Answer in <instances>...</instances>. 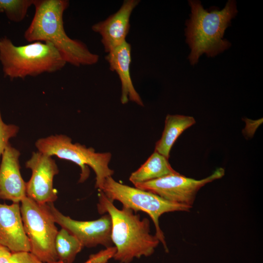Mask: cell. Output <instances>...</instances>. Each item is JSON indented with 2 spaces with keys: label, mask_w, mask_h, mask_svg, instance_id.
I'll list each match as a JSON object with an SVG mask.
<instances>
[{
  "label": "cell",
  "mask_w": 263,
  "mask_h": 263,
  "mask_svg": "<svg viewBox=\"0 0 263 263\" xmlns=\"http://www.w3.org/2000/svg\"><path fill=\"white\" fill-rule=\"evenodd\" d=\"M49 205L56 223L75 236L84 247L112 246V220L108 214L95 220L78 221L62 214L53 203Z\"/></svg>",
  "instance_id": "obj_10"
},
{
  "label": "cell",
  "mask_w": 263,
  "mask_h": 263,
  "mask_svg": "<svg viewBox=\"0 0 263 263\" xmlns=\"http://www.w3.org/2000/svg\"><path fill=\"white\" fill-rule=\"evenodd\" d=\"M11 252L5 247L0 245V263H10Z\"/></svg>",
  "instance_id": "obj_21"
},
{
  "label": "cell",
  "mask_w": 263,
  "mask_h": 263,
  "mask_svg": "<svg viewBox=\"0 0 263 263\" xmlns=\"http://www.w3.org/2000/svg\"><path fill=\"white\" fill-rule=\"evenodd\" d=\"M139 2V0H125L116 12L92 25V30L101 37L105 52L108 53L126 41L131 16Z\"/></svg>",
  "instance_id": "obj_11"
},
{
  "label": "cell",
  "mask_w": 263,
  "mask_h": 263,
  "mask_svg": "<svg viewBox=\"0 0 263 263\" xmlns=\"http://www.w3.org/2000/svg\"><path fill=\"white\" fill-rule=\"evenodd\" d=\"M105 59L109 64L110 70L115 72L119 77L121 84V103L125 104L130 100L139 106H143L142 99L135 89L131 77V44L125 41L109 52Z\"/></svg>",
  "instance_id": "obj_14"
},
{
  "label": "cell",
  "mask_w": 263,
  "mask_h": 263,
  "mask_svg": "<svg viewBox=\"0 0 263 263\" xmlns=\"http://www.w3.org/2000/svg\"><path fill=\"white\" fill-rule=\"evenodd\" d=\"M188 1L191 13L186 22L185 35L191 49L188 59L194 65L202 54L213 57L231 46L223 36L238 11L235 0H228L222 10L210 12L204 9L200 1Z\"/></svg>",
  "instance_id": "obj_3"
},
{
  "label": "cell",
  "mask_w": 263,
  "mask_h": 263,
  "mask_svg": "<svg viewBox=\"0 0 263 263\" xmlns=\"http://www.w3.org/2000/svg\"><path fill=\"white\" fill-rule=\"evenodd\" d=\"M99 191L97 210L101 214L107 213L112 220L111 239L116 248L114 259L120 263H130L134 258L152 255L160 241L150 234L149 219H141L139 215L125 207L117 208Z\"/></svg>",
  "instance_id": "obj_2"
},
{
  "label": "cell",
  "mask_w": 263,
  "mask_h": 263,
  "mask_svg": "<svg viewBox=\"0 0 263 263\" xmlns=\"http://www.w3.org/2000/svg\"><path fill=\"white\" fill-rule=\"evenodd\" d=\"M0 62L4 76L11 79L55 73L67 64L50 43L36 41L16 46L6 36L0 38Z\"/></svg>",
  "instance_id": "obj_4"
},
{
  "label": "cell",
  "mask_w": 263,
  "mask_h": 263,
  "mask_svg": "<svg viewBox=\"0 0 263 263\" xmlns=\"http://www.w3.org/2000/svg\"><path fill=\"white\" fill-rule=\"evenodd\" d=\"M225 173L224 169L219 168L210 175L201 180L187 177L178 173L134 185L170 202L191 207L199 189L206 184L222 178Z\"/></svg>",
  "instance_id": "obj_8"
},
{
  "label": "cell",
  "mask_w": 263,
  "mask_h": 263,
  "mask_svg": "<svg viewBox=\"0 0 263 263\" xmlns=\"http://www.w3.org/2000/svg\"><path fill=\"white\" fill-rule=\"evenodd\" d=\"M20 212L30 252L43 263L58 261L55 240L56 224L49 204H40L26 196L21 201Z\"/></svg>",
  "instance_id": "obj_7"
},
{
  "label": "cell",
  "mask_w": 263,
  "mask_h": 263,
  "mask_svg": "<svg viewBox=\"0 0 263 263\" xmlns=\"http://www.w3.org/2000/svg\"><path fill=\"white\" fill-rule=\"evenodd\" d=\"M0 245L5 247L11 253L30 252L19 203H0Z\"/></svg>",
  "instance_id": "obj_13"
},
{
  "label": "cell",
  "mask_w": 263,
  "mask_h": 263,
  "mask_svg": "<svg viewBox=\"0 0 263 263\" xmlns=\"http://www.w3.org/2000/svg\"><path fill=\"white\" fill-rule=\"evenodd\" d=\"M112 202L118 201L123 207L134 212L141 211L147 213L151 218L155 227V235L168 252V248L159 219L163 214L173 211H188L191 207L170 202L150 192L136 187L133 188L118 183L112 177H107L101 190Z\"/></svg>",
  "instance_id": "obj_6"
},
{
  "label": "cell",
  "mask_w": 263,
  "mask_h": 263,
  "mask_svg": "<svg viewBox=\"0 0 263 263\" xmlns=\"http://www.w3.org/2000/svg\"><path fill=\"white\" fill-rule=\"evenodd\" d=\"M19 151L9 143L1 155L0 165V199L19 203L26 197V182L21 176Z\"/></svg>",
  "instance_id": "obj_12"
},
{
  "label": "cell",
  "mask_w": 263,
  "mask_h": 263,
  "mask_svg": "<svg viewBox=\"0 0 263 263\" xmlns=\"http://www.w3.org/2000/svg\"><path fill=\"white\" fill-rule=\"evenodd\" d=\"M35 14L24 33L27 41L52 44L66 63L76 67L92 65L99 56L92 53L81 41L69 37L65 32L63 14L69 6L67 0H35Z\"/></svg>",
  "instance_id": "obj_1"
},
{
  "label": "cell",
  "mask_w": 263,
  "mask_h": 263,
  "mask_svg": "<svg viewBox=\"0 0 263 263\" xmlns=\"http://www.w3.org/2000/svg\"><path fill=\"white\" fill-rule=\"evenodd\" d=\"M19 130V127L15 125L5 124L2 119L0 112V155L9 143V139L16 136Z\"/></svg>",
  "instance_id": "obj_19"
},
{
  "label": "cell",
  "mask_w": 263,
  "mask_h": 263,
  "mask_svg": "<svg viewBox=\"0 0 263 263\" xmlns=\"http://www.w3.org/2000/svg\"><path fill=\"white\" fill-rule=\"evenodd\" d=\"M49 263H62L59 261H56V262H55Z\"/></svg>",
  "instance_id": "obj_22"
},
{
  "label": "cell",
  "mask_w": 263,
  "mask_h": 263,
  "mask_svg": "<svg viewBox=\"0 0 263 263\" xmlns=\"http://www.w3.org/2000/svg\"><path fill=\"white\" fill-rule=\"evenodd\" d=\"M177 173L178 172L171 167L168 159L154 151L138 169L131 174L129 180L135 185Z\"/></svg>",
  "instance_id": "obj_16"
},
{
  "label": "cell",
  "mask_w": 263,
  "mask_h": 263,
  "mask_svg": "<svg viewBox=\"0 0 263 263\" xmlns=\"http://www.w3.org/2000/svg\"><path fill=\"white\" fill-rule=\"evenodd\" d=\"M10 263H43L30 252L12 253Z\"/></svg>",
  "instance_id": "obj_20"
},
{
  "label": "cell",
  "mask_w": 263,
  "mask_h": 263,
  "mask_svg": "<svg viewBox=\"0 0 263 263\" xmlns=\"http://www.w3.org/2000/svg\"><path fill=\"white\" fill-rule=\"evenodd\" d=\"M35 0H0V13H4L14 22L22 21Z\"/></svg>",
  "instance_id": "obj_18"
},
{
  "label": "cell",
  "mask_w": 263,
  "mask_h": 263,
  "mask_svg": "<svg viewBox=\"0 0 263 263\" xmlns=\"http://www.w3.org/2000/svg\"><path fill=\"white\" fill-rule=\"evenodd\" d=\"M79 240L67 229L58 230L55 240V249L58 261L62 263H73L83 247Z\"/></svg>",
  "instance_id": "obj_17"
},
{
  "label": "cell",
  "mask_w": 263,
  "mask_h": 263,
  "mask_svg": "<svg viewBox=\"0 0 263 263\" xmlns=\"http://www.w3.org/2000/svg\"><path fill=\"white\" fill-rule=\"evenodd\" d=\"M35 145L38 151L60 159L70 161L81 169L79 183L86 181L90 175L89 167L94 171L95 187L101 190L106 179L112 176L114 171L109 168L112 157L110 152H97L92 147L87 148L78 143H73L66 135H51L38 139Z\"/></svg>",
  "instance_id": "obj_5"
},
{
  "label": "cell",
  "mask_w": 263,
  "mask_h": 263,
  "mask_svg": "<svg viewBox=\"0 0 263 263\" xmlns=\"http://www.w3.org/2000/svg\"><path fill=\"white\" fill-rule=\"evenodd\" d=\"M195 123V119L190 116L167 115L162 136L156 143L154 151L169 159L171 148L177 139Z\"/></svg>",
  "instance_id": "obj_15"
},
{
  "label": "cell",
  "mask_w": 263,
  "mask_h": 263,
  "mask_svg": "<svg viewBox=\"0 0 263 263\" xmlns=\"http://www.w3.org/2000/svg\"><path fill=\"white\" fill-rule=\"evenodd\" d=\"M52 157L38 151L33 152L25 163L26 168L32 171L30 180L26 182V196L40 204L53 203L57 199L53 181L59 169Z\"/></svg>",
  "instance_id": "obj_9"
}]
</instances>
